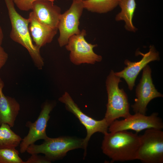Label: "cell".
Returning <instances> with one entry per match:
<instances>
[{"label": "cell", "instance_id": "obj_9", "mask_svg": "<svg viewBox=\"0 0 163 163\" xmlns=\"http://www.w3.org/2000/svg\"><path fill=\"white\" fill-rule=\"evenodd\" d=\"M150 128L159 129L163 128L162 119L158 116L157 113H153L149 116L135 113L123 120H116L110 125L108 130L110 132H114L131 130L138 133Z\"/></svg>", "mask_w": 163, "mask_h": 163}, {"label": "cell", "instance_id": "obj_22", "mask_svg": "<svg viewBox=\"0 0 163 163\" xmlns=\"http://www.w3.org/2000/svg\"><path fill=\"white\" fill-rule=\"evenodd\" d=\"M8 58V55L0 45V70L5 65Z\"/></svg>", "mask_w": 163, "mask_h": 163}, {"label": "cell", "instance_id": "obj_18", "mask_svg": "<svg viewBox=\"0 0 163 163\" xmlns=\"http://www.w3.org/2000/svg\"><path fill=\"white\" fill-rule=\"evenodd\" d=\"M120 0H87L83 2L84 8L99 14L111 11L119 5Z\"/></svg>", "mask_w": 163, "mask_h": 163}, {"label": "cell", "instance_id": "obj_4", "mask_svg": "<svg viewBox=\"0 0 163 163\" xmlns=\"http://www.w3.org/2000/svg\"><path fill=\"white\" fill-rule=\"evenodd\" d=\"M84 139L70 136L48 137L40 145H30L26 152L30 155L42 153L51 162L62 159L69 151L83 148Z\"/></svg>", "mask_w": 163, "mask_h": 163}, {"label": "cell", "instance_id": "obj_6", "mask_svg": "<svg viewBox=\"0 0 163 163\" xmlns=\"http://www.w3.org/2000/svg\"><path fill=\"white\" fill-rule=\"evenodd\" d=\"M86 35V31L82 29L79 34L71 36L65 46L66 50L70 51V61L75 65L85 63L93 64L102 60V57L93 51L97 45L88 43L85 39Z\"/></svg>", "mask_w": 163, "mask_h": 163}, {"label": "cell", "instance_id": "obj_12", "mask_svg": "<svg viewBox=\"0 0 163 163\" xmlns=\"http://www.w3.org/2000/svg\"><path fill=\"white\" fill-rule=\"evenodd\" d=\"M136 53L142 56L140 61L131 62L126 59L124 64L126 66L122 71L115 72L116 75L125 80L130 90L133 88L136 78L141 71L149 62L159 60V53L153 46H150L149 52L143 54L139 51Z\"/></svg>", "mask_w": 163, "mask_h": 163}, {"label": "cell", "instance_id": "obj_11", "mask_svg": "<svg viewBox=\"0 0 163 163\" xmlns=\"http://www.w3.org/2000/svg\"><path fill=\"white\" fill-rule=\"evenodd\" d=\"M151 72V68L147 65L143 69L142 78L136 90V98L131 106L135 113L146 115L147 106L150 101L156 97H163L153 83Z\"/></svg>", "mask_w": 163, "mask_h": 163}, {"label": "cell", "instance_id": "obj_15", "mask_svg": "<svg viewBox=\"0 0 163 163\" xmlns=\"http://www.w3.org/2000/svg\"><path fill=\"white\" fill-rule=\"evenodd\" d=\"M28 18L29 30L35 45L40 49L46 44L50 43L56 34L58 28H52L41 24L32 11L30 13Z\"/></svg>", "mask_w": 163, "mask_h": 163}, {"label": "cell", "instance_id": "obj_13", "mask_svg": "<svg viewBox=\"0 0 163 163\" xmlns=\"http://www.w3.org/2000/svg\"><path fill=\"white\" fill-rule=\"evenodd\" d=\"M32 11L37 20L47 27L58 28L61 13V8L48 0H38L33 3Z\"/></svg>", "mask_w": 163, "mask_h": 163}, {"label": "cell", "instance_id": "obj_19", "mask_svg": "<svg viewBox=\"0 0 163 163\" xmlns=\"http://www.w3.org/2000/svg\"><path fill=\"white\" fill-rule=\"evenodd\" d=\"M16 148L0 149V163H25Z\"/></svg>", "mask_w": 163, "mask_h": 163}, {"label": "cell", "instance_id": "obj_5", "mask_svg": "<svg viewBox=\"0 0 163 163\" xmlns=\"http://www.w3.org/2000/svg\"><path fill=\"white\" fill-rule=\"evenodd\" d=\"M139 137L137 159L144 163H162L163 132L161 129H147Z\"/></svg>", "mask_w": 163, "mask_h": 163}, {"label": "cell", "instance_id": "obj_10", "mask_svg": "<svg viewBox=\"0 0 163 163\" xmlns=\"http://www.w3.org/2000/svg\"><path fill=\"white\" fill-rule=\"evenodd\" d=\"M52 103L46 102L42 107L37 120L33 123L28 121L25 126L29 129L27 134L22 139L20 145V151L21 153L26 152L28 147L40 139L45 140L48 137L46 133L50 114L54 107Z\"/></svg>", "mask_w": 163, "mask_h": 163}, {"label": "cell", "instance_id": "obj_24", "mask_svg": "<svg viewBox=\"0 0 163 163\" xmlns=\"http://www.w3.org/2000/svg\"><path fill=\"white\" fill-rule=\"evenodd\" d=\"M81 0L82 1H85L87 0Z\"/></svg>", "mask_w": 163, "mask_h": 163}, {"label": "cell", "instance_id": "obj_7", "mask_svg": "<svg viewBox=\"0 0 163 163\" xmlns=\"http://www.w3.org/2000/svg\"><path fill=\"white\" fill-rule=\"evenodd\" d=\"M59 100L65 104L66 109L78 119L86 129L87 135L83 142L84 157H85L88 142L92 135L96 132L104 134L107 132L109 125L104 118L101 120H96L83 113L67 92L59 98Z\"/></svg>", "mask_w": 163, "mask_h": 163}, {"label": "cell", "instance_id": "obj_3", "mask_svg": "<svg viewBox=\"0 0 163 163\" xmlns=\"http://www.w3.org/2000/svg\"><path fill=\"white\" fill-rule=\"evenodd\" d=\"M121 82L120 78L111 70L106 82L108 101L104 118L109 126L116 120L120 117L125 118L131 115L127 94L123 89L119 88Z\"/></svg>", "mask_w": 163, "mask_h": 163}, {"label": "cell", "instance_id": "obj_16", "mask_svg": "<svg viewBox=\"0 0 163 163\" xmlns=\"http://www.w3.org/2000/svg\"><path fill=\"white\" fill-rule=\"evenodd\" d=\"M118 5L121 11L116 15V21H124L126 30L135 32L137 29L133 23V19L136 6L135 0H120Z\"/></svg>", "mask_w": 163, "mask_h": 163}, {"label": "cell", "instance_id": "obj_8", "mask_svg": "<svg viewBox=\"0 0 163 163\" xmlns=\"http://www.w3.org/2000/svg\"><path fill=\"white\" fill-rule=\"evenodd\" d=\"M84 9L82 1L73 0L69 9L61 14L58 26L59 33L58 41L60 47L65 46L71 36L80 32L79 20Z\"/></svg>", "mask_w": 163, "mask_h": 163}, {"label": "cell", "instance_id": "obj_1", "mask_svg": "<svg viewBox=\"0 0 163 163\" xmlns=\"http://www.w3.org/2000/svg\"><path fill=\"white\" fill-rule=\"evenodd\" d=\"M101 149L113 161L137 159L140 145L139 135L127 130L107 132L104 134Z\"/></svg>", "mask_w": 163, "mask_h": 163}, {"label": "cell", "instance_id": "obj_21", "mask_svg": "<svg viewBox=\"0 0 163 163\" xmlns=\"http://www.w3.org/2000/svg\"><path fill=\"white\" fill-rule=\"evenodd\" d=\"M25 163H50L51 162L45 156L38 155V154L31 155Z\"/></svg>", "mask_w": 163, "mask_h": 163}, {"label": "cell", "instance_id": "obj_14", "mask_svg": "<svg viewBox=\"0 0 163 163\" xmlns=\"http://www.w3.org/2000/svg\"><path fill=\"white\" fill-rule=\"evenodd\" d=\"M5 84L0 77V126L3 123L14 126L20 110L18 102L14 98L5 95L3 91Z\"/></svg>", "mask_w": 163, "mask_h": 163}, {"label": "cell", "instance_id": "obj_20", "mask_svg": "<svg viewBox=\"0 0 163 163\" xmlns=\"http://www.w3.org/2000/svg\"><path fill=\"white\" fill-rule=\"evenodd\" d=\"M38 0H12L17 7L24 11H28L32 9L34 2ZM54 2L55 0H48Z\"/></svg>", "mask_w": 163, "mask_h": 163}, {"label": "cell", "instance_id": "obj_2", "mask_svg": "<svg viewBox=\"0 0 163 163\" xmlns=\"http://www.w3.org/2000/svg\"><path fill=\"white\" fill-rule=\"evenodd\" d=\"M4 0L11 26L10 38L26 48L35 66L39 69H42L44 65L43 59L40 49L33 43L28 27L29 19L24 18L17 12L12 0Z\"/></svg>", "mask_w": 163, "mask_h": 163}, {"label": "cell", "instance_id": "obj_23", "mask_svg": "<svg viewBox=\"0 0 163 163\" xmlns=\"http://www.w3.org/2000/svg\"><path fill=\"white\" fill-rule=\"evenodd\" d=\"M4 38V34L2 30L0 25V45H1Z\"/></svg>", "mask_w": 163, "mask_h": 163}, {"label": "cell", "instance_id": "obj_17", "mask_svg": "<svg viewBox=\"0 0 163 163\" xmlns=\"http://www.w3.org/2000/svg\"><path fill=\"white\" fill-rule=\"evenodd\" d=\"M11 128L5 123L0 126V149L16 148L20 145L21 138L13 131Z\"/></svg>", "mask_w": 163, "mask_h": 163}]
</instances>
